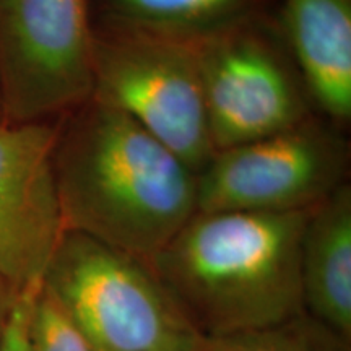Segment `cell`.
Returning a JSON list of instances; mask_svg holds the SVG:
<instances>
[{"label": "cell", "mask_w": 351, "mask_h": 351, "mask_svg": "<svg viewBox=\"0 0 351 351\" xmlns=\"http://www.w3.org/2000/svg\"><path fill=\"white\" fill-rule=\"evenodd\" d=\"M64 230L150 262L197 213V173L125 114L90 98L59 121Z\"/></svg>", "instance_id": "1"}, {"label": "cell", "mask_w": 351, "mask_h": 351, "mask_svg": "<svg viewBox=\"0 0 351 351\" xmlns=\"http://www.w3.org/2000/svg\"><path fill=\"white\" fill-rule=\"evenodd\" d=\"M306 212H197L148 262L205 339L304 313L300 245Z\"/></svg>", "instance_id": "2"}, {"label": "cell", "mask_w": 351, "mask_h": 351, "mask_svg": "<svg viewBox=\"0 0 351 351\" xmlns=\"http://www.w3.org/2000/svg\"><path fill=\"white\" fill-rule=\"evenodd\" d=\"M41 283L95 351H205L147 262L80 232H64Z\"/></svg>", "instance_id": "3"}, {"label": "cell", "mask_w": 351, "mask_h": 351, "mask_svg": "<svg viewBox=\"0 0 351 351\" xmlns=\"http://www.w3.org/2000/svg\"><path fill=\"white\" fill-rule=\"evenodd\" d=\"M91 98L125 114L197 174L217 153L197 44L95 28Z\"/></svg>", "instance_id": "4"}, {"label": "cell", "mask_w": 351, "mask_h": 351, "mask_svg": "<svg viewBox=\"0 0 351 351\" xmlns=\"http://www.w3.org/2000/svg\"><path fill=\"white\" fill-rule=\"evenodd\" d=\"M91 0H0V111L57 121L93 93Z\"/></svg>", "instance_id": "5"}, {"label": "cell", "mask_w": 351, "mask_h": 351, "mask_svg": "<svg viewBox=\"0 0 351 351\" xmlns=\"http://www.w3.org/2000/svg\"><path fill=\"white\" fill-rule=\"evenodd\" d=\"M350 158L345 129L314 112L215 153L197 174V212H306L348 182Z\"/></svg>", "instance_id": "6"}, {"label": "cell", "mask_w": 351, "mask_h": 351, "mask_svg": "<svg viewBox=\"0 0 351 351\" xmlns=\"http://www.w3.org/2000/svg\"><path fill=\"white\" fill-rule=\"evenodd\" d=\"M197 56L217 152L287 130L315 112L267 13L197 43Z\"/></svg>", "instance_id": "7"}, {"label": "cell", "mask_w": 351, "mask_h": 351, "mask_svg": "<svg viewBox=\"0 0 351 351\" xmlns=\"http://www.w3.org/2000/svg\"><path fill=\"white\" fill-rule=\"evenodd\" d=\"M59 121L0 122V275L20 293L43 282L65 232L54 171Z\"/></svg>", "instance_id": "8"}, {"label": "cell", "mask_w": 351, "mask_h": 351, "mask_svg": "<svg viewBox=\"0 0 351 351\" xmlns=\"http://www.w3.org/2000/svg\"><path fill=\"white\" fill-rule=\"evenodd\" d=\"M280 36L314 111L340 129L351 119V0H282Z\"/></svg>", "instance_id": "9"}, {"label": "cell", "mask_w": 351, "mask_h": 351, "mask_svg": "<svg viewBox=\"0 0 351 351\" xmlns=\"http://www.w3.org/2000/svg\"><path fill=\"white\" fill-rule=\"evenodd\" d=\"M302 309L351 340V186L307 213L300 245Z\"/></svg>", "instance_id": "10"}, {"label": "cell", "mask_w": 351, "mask_h": 351, "mask_svg": "<svg viewBox=\"0 0 351 351\" xmlns=\"http://www.w3.org/2000/svg\"><path fill=\"white\" fill-rule=\"evenodd\" d=\"M269 0H91L95 28L197 44L265 15Z\"/></svg>", "instance_id": "11"}, {"label": "cell", "mask_w": 351, "mask_h": 351, "mask_svg": "<svg viewBox=\"0 0 351 351\" xmlns=\"http://www.w3.org/2000/svg\"><path fill=\"white\" fill-rule=\"evenodd\" d=\"M205 351H351V340L302 313L269 327L207 339Z\"/></svg>", "instance_id": "12"}, {"label": "cell", "mask_w": 351, "mask_h": 351, "mask_svg": "<svg viewBox=\"0 0 351 351\" xmlns=\"http://www.w3.org/2000/svg\"><path fill=\"white\" fill-rule=\"evenodd\" d=\"M23 351H95L49 289L39 283L28 291Z\"/></svg>", "instance_id": "13"}, {"label": "cell", "mask_w": 351, "mask_h": 351, "mask_svg": "<svg viewBox=\"0 0 351 351\" xmlns=\"http://www.w3.org/2000/svg\"><path fill=\"white\" fill-rule=\"evenodd\" d=\"M32 289V288H29ZM26 289L19 298L15 311L10 319V326L7 328L5 339H3L2 350L0 351H23V333H25V317L26 304H28V291Z\"/></svg>", "instance_id": "14"}, {"label": "cell", "mask_w": 351, "mask_h": 351, "mask_svg": "<svg viewBox=\"0 0 351 351\" xmlns=\"http://www.w3.org/2000/svg\"><path fill=\"white\" fill-rule=\"evenodd\" d=\"M20 295L19 289L13 288V285L0 275V350H2L3 339H5L7 328L10 326V319Z\"/></svg>", "instance_id": "15"}, {"label": "cell", "mask_w": 351, "mask_h": 351, "mask_svg": "<svg viewBox=\"0 0 351 351\" xmlns=\"http://www.w3.org/2000/svg\"><path fill=\"white\" fill-rule=\"evenodd\" d=\"M0 122H3V121H2V111H0Z\"/></svg>", "instance_id": "16"}]
</instances>
